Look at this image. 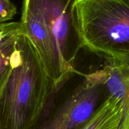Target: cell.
Here are the masks:
<instances>
[{
    "label": "cell",
    "instance_id": "ba28073f",
    "mask_svg": "<svg viewBox=\"0 0 129 129\" xmlns=\"http://www.w3.org/2000/svg\"><path fill=\"white\" fill-rule=\"evenodd\" d=\"M23 34L20 21H8L0 24V47Z\"/></svg>",
    "mask_w": 129,
    "mask_h": 129
},
{
    "label": "cell",
    "instance_id": "277c9868",
    "mask_svg": "<svg viewBox=\"0 0 129 129\" xmlns=\"http://www.w3.org/2000/svg\"><path fill=\"white\" fill-rule=\"evenodd\" d=\"M84 79L59 108L44 112L35 129H81L107 97L99 70Z\"/></svg>",
    "mask_w": 129,
    "mask_h": 129
},
{
    "label": "cell",
    "instance_id": "7a4b0ae2",
    "mask_svg": "<svg viewBox=\"0 0 129 129\" xmlns=\"http://www.w3.org/2000/svg\"><path fill=\"white\" fill-rule=\"evenodd\" d=\"M53 92L51 81L23 33L0 96V129H35Z\"/></svg>",
    "mask_w": 129,
    "mask_h": 129
},
{
    "label": "cell",
    "instance_id": "8992f818",
    "mask_svg": "<svg viewBox=\"0 0 129 129\" xmlns=\"http://www.w3.org/2000/svg\"><path fill=\"white\" fill-rule=\"evenodd\" d=\"M123 110L121 102L107 94L91 117L81 129H121Z\"/></svg>",
    "mask_w": 129,
    "mask_h": 129
},
{
    "label": "cell",
    "instance_id": "6da1fadb",
    "mask_svg": "<svg viewBox=\"0 0 129 129\" xmlns=\"http://www.w3.org/2000/svg\"><path fill=\"white\" fill-rule=\"evenodd\" d=\"M75 0H24L20 22L57 92L74 73L81 49L73 25Z\"/></svg>",
    "mask_w": 129,
    "mask_h": 129
},
{
    "label": "cell",
    "instance_id": "3957f363",
    "mask_svg": "<svg viewBox=\"0 0 129 129\" xmlns=\"http://www.w3.org/2000/svg\"><path fill=\"white\" fill-rule=\"evenodd\" d=\"M72 18L82 49L106 60L129 59V0H75Z\"/></svg>",
    "mask_w": 129,
    "mask_h": 129
},
{
    "label": "cell",
    "instance_id": "52a82bcc",
    "mask_svg": "<svg viewBox=\"0 0 129 129\" xmlns=\"http://www.w3.org/2000/svg\"><path fill=\"white\" fill-rule=\"evenodd\" d=\"M20 36L0 47V96L12 73L14 55Z\"/></svg>",
    "mask_w": 129,
    "mask_h": 129
},
{
    "label": "cell",
    "instance_id": "5b68a950",
    "mask_svg": "<svg viewBox=\"0 0 129 129\" xmlns=\"http://www.w3.org/2000/svg\"><path fill=\"white\" fill-rule=\"evenodd\" d=\"M99 72L106 94H112L121 102V129H129V59L106 60Z\"/></svg>",
    "mask_w": 129,
    "mask_h": 129
},
{
    "label": "cell",
    "instance_id": "9c48e42d",
    "mask_svg": "<svg viewBox=\"0 0 129 129\" xmlns=\"http://www.w3.org/2000/svg\"><path fill=\"white\" fill-rule=\"evenodd\" d=\"M16 13V6L10 0H0V24L10 21Z\"/></svg>",
    "mask_w": 129,
    "mask_h": 129
}]
</instances>
